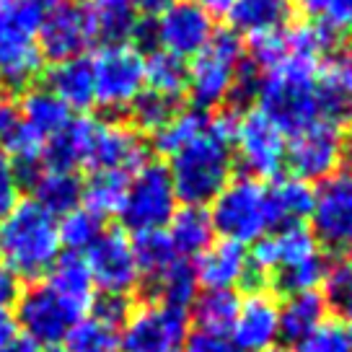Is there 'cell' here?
Returning <instances> with one entry per match:
<instances>
[{
    "label": "cell",
    "instance_id": "29",
    "mask_svg": "<svg viewBox=\"0 0 352 352\" xmlns=\"http://www.w3.org/2000/svg\"><path fill=\"white\" fill-rule=\"evenodd\" d=\"M168 239L174 243L179 256H199L208 249L210 239H212V223H210V212L205 208H184L174 212V218L168 220Z\"/></svg>",
    "mask_w": 352,
    "mask_h": 352
},
{
    "label": "cell",
    "instance_id": "4",
    "mask_svg": "<svg viewBox=\"0 0 352 352\" xmlns=\"http://www.w3.org/2000/svg\"><path fill=\"white\" fill-rule=\"evenodd\" d=\"M44 11L36 0H0V86L8 91L32 88L44 70L36 32Z\"/></svg>",
    "mask_w": 352,
    "mask_h": 352
},
{
    "label": "cell",
    "instance_id": "14",
    "mask_svg": "<svg viewBox=\"0 0 352 352\" xmlns=\"http://www.w3.org/2000/svg\"><path fill=\"white\" fill-rule=\"evenodd\" d=\"M94 42H96V34H94L91 11L88 6L76 0H63L55 11L44 16L42 26L36 32V47L50 63L86 55V50Z\"/></svg>",
    "mask_w": 352,
    "mask_h": 352
},
{
    "label": "cell",
    "instance_id": "33",
    "mask_svg": "<svg viewBox=\"0 0 352 352\" xmlns=\"http://www.w3.org/2000/svg\"><path fill=\"white\" fill-rule=\"evenodd\" d=\"M104 233V218L78 205L76 210L57 218V236L60 246L70 254H86V249Z\"/></svg>",
    "mask_w": 352,
    "mask_h": 352
},
{
    "label": "cell",
    "instance_id": "46",
    "mask_svg": "<svg viewBox=\"0 0 352 352\" xmlns=\"http://www.w3.org/2000/svg\"><path fill=\"white\" fill-rule=\"evenodd\" d=\"M182 352H241L228 334H210V331H189Z\"/></svg>",
    "mask_w": 352,
    "mask_h": 352
},
{
    "label": "cell",
    "instance_id": "35",
    "mask_svg": "<svg viewBox=\"0 0 352 352\" xmlns=\"http://www.w3.org/2000/svg\"><path fill=\"white\" fill-rule=\"evenodd\" d=\"M270 195H272V205H275L280 223H300V218L311 215V210H314L316 189L303 179L290 176V179L275 182L270 187Z\"/></svg>",
    "mask_w": 352,
    "mask_h": 352
},
{
    "label": "cell",
    "instance_id": "13",
    "mask_svg": "<svg viewBox=\"0 0 352 352\" xmlns=\"http://www.w3.org/2000/svg\"><path fill=\"white\" fill-rule=\"evenodd\" d=\"M285 161L293 174L303 182H324L334 171H340L344 161V138L342 130L327 122H316L311 127L293 132L287 143Z\"/></svg>",
    "mask_w": 352,
    "mask_h": 352
},
{
    "label": "cell",
    "instance_id": "15",
    "mask_svg": "<svg viewBox=\"0 0 352 352\" xmlns=\"http://www.w3.org/2000/svg\"><path fill=\"white\" fill-rule=\"evenodd\" d=\"M83 259L94 277V285L101 293L130 296L140 280L132 241L120 228H104V233L86 249Z\"/></svg>",
    "mask_w": 352,
    "mask_h": 352
},
{
    "label": "cell",
    "instance_id": "49",
    "mask_svg": "<svg viewBox=\"0 0 352 352\" xmlns=\"http://www.w3.org/2000/svg\"><path fill=\"white\" fill-rule=\"evenodd\" d=\"M16 334H19V329H16V319H13V314L11 311H6V308H0V350H3V347H6Z\"/></svg>",
    "mask_w": 352,
    "mask_h": 352
},
{
    "label": "cell",
    "instance_id": "36",
    "mask_svg": "<svg viewBox=\"0 0 352 352\" xmlns=\"http://www.w3.org/2000/svg\"><path fill=\"white\" fill-rule=\"evenodd\" d=\"M311 26L327 32L331 39L352 36V0H296Z\"/></svg>",
    "mask_w": 352,
    "mask_h": 352
},
{
    "label": "cell",
    "instance_id": "18",
    "mask_svg": "<svg viewBox=\"0 0 352 352\" xmlns=\"http://www.w3.org/2000/svg\"><path fill=\"white\" fill-rule=\"evenodd\" d=\"M319 252V241L311 228L303 223H285L283 228L267 233L256 241L252 256H249V277L272 275L283 272L296 264L306 262Z\"/></svg>",
    "mask_w": 352,
    "mask_h": 352
},
{
    "label": "cell",
    "instance_id": "8",
    "mask_svg": "<svg viewBox=\"0 0 352 352\" xmlns=\"http://www.w3.org/2000/svg\"><path fill=\"white\" fill-rule=\"evenodd\" d=\"M176 202L179 199H176L168 168L164 164L145 161L127 179V189H124L117 215H120L122 226L135 233L158 231L174 218Z\"/></svg>",
    "mask_w": 352,
    "mask_h": 352
},
{
    "label": "cell",
    "instance_id": "39",
    "mask_svg": "<svg viewBox=\"0 0 352 352\" xmlns=\"http://www.w3.org/2000/svg\"><path fill=\"white\" fill-rule=\"evenodd\" d=\"M153 290L161 303L168 306L184 308L187 311L195 298H197V277H195V267H189L187 262H179L174 267H168L164 275L153 283Z\"/></svg>",
    "mask_w": 352,
    "mask_h": 352
},
{
    "label": "cell",
    "instance_id": "43",
    "mask_svg": "<svg viewBox=\"0 0 352 352\" xmlns=\"http://www.w3.org/2000/svg\"><path fill=\"white\" fill-rule=\"evenodd\" d=\"M324 285H327V300L337 311H347L352 314V264L340 262L327 270L324 277Z\"/></svg>",
    "mask_w": 352,
    "mask_h": 352
},
{
    "label": "cell",
    "instance_id": "9",
    "mask_svg": "<svg viewBox=\"0 0 352 352\" xmlns=\"http://www.w3.org/2000/svg\"><path fill=\"white\" fill-rule=\"evenodd\" d=\"M91 70L96 104L109 111L130 109L145 88V55L130 42L101 44L91 57Z\"/></svg>",
    "mask_w": 352,
    "mask_h": 352
},
{
    "label": "cell",
    "instance_id": "50",
    "mask_svg": "<svg viewBox=\"0 0 352 352\" xmlns=\"http://www.w3.org/2000/svg\"><path fill=\"white\" fill-rule=\"evenodd\" d=\"M192 3L208 13L210 19L212 16H228V11H231L233 6V0H192Z\"/></svg>",
    "mask_w": 352,
    "mask_h": 352
},
{
    "label": "cell",
    "instance_id": "19",
    "mask_svg": "<svg viewBox=\"0 0 352 352\" xmlns=\"http://www.w3.org/2000/svg\"><path fill=\"white\" fill-rule=\"evenodd\" d=\"M280 337V306L275 298L262 290L239 303V314L233 321L231 340L241 352H264L275 347Z\"/></svg>",
    "mask_w": 352,
    "mask_h": 352
},
{
    "label": "cell",
    "instance_id": "6",
    "mask_svg": "<svg viewBox=\"0 0 352 352\" xmlns=\"http://www.w3.org/2000/svg\"><path fill=\"white\" fill-rule=\"evenodd\" d=\"M80 166L88 171H111V174H135L145 164V143L132 124L96 117L76 120Z\"/></svg>",
    "mask_w": 352,
    "mask_h": 352
},
{
    "label": "cell",
    "instance_id": "51",
    "mask_svg": "<svg viewBox=\"0 0 352 352\" xmlns=\"http://www.w3.org/2000/svg\"><path fill=\"white\" fill-rule=\"evenodd\" d=\"M132 3H135V11H143L145 16H158L168 6H174L176 0H132Z\"/></svg>",
    "mask_w": 352,
    "mask_h": 352
},
{
    "label": "cell",
    "instance_id": "3",
    "mask_svg": "<svg viewBox=\"0 0 352 352\" xmlns=\"http://www.w3.org/2000/svg\"><path fill=\"white\" fill-rule=\"evenodd\" d=\"M60 254L57 218L34 199H21L0 220V262L19 280H42Z\"/></svg>",
    "mask_w": 352,
    "mask_h": 352
},
{
    "label": "cell",
    "instance_id": "30",
    "mask_svg": "<svg viewBox=\"0 0 352 352\" xmlns=\"http://www.w3.org/2000/svg\"><path fill=\"white\" fill-rule=\"evenodd\" d=\"M132 254H135V264H138L140 277H148L151 283H155L168 267H174L182 259L176 254L166 228L135 233V239H132Z\"/></svg>",
    "mask_w": 352,
    "mask_h": 352
},
{
    "label": "cell",
    "instance_id": "20",
    "mask_svg": "<svg viewBox=\"0 0 352 352\" xmlns=\"http://www.w3.org/2000/svg\"><path fill=\"white\" fill-rule=\"evenodd\" d=\"M197 285L208 290H233L249 277V254L241 243L218 241L210 243L195 264Z\"/></svg>",
    "mask_w": 352,
    "mask_h": 352
},
{
    "label": "cell",
    "instance_id": "55",
    "mask_svg": "<svg viewBox=\"0 0 352 352\" xmlns=\"http://www.w3.org/2000/svg\"><path fill=\"white\" fill-rule=\"evenodd\" d=\"M42 352H63V347H55V350H42Z\"/></svg>",
    "mask_w": 352,
    "mask_h": 352
},
{
    "label": "cell",
    "instance_id": "23",
    "mask_svg": "<svg viewBox=\"0 0 352 352\" xmlns=\"http://www.w3.org/2000/svg\"><path fill=\"white\" fill-rule=\"evenodd\" d=\"M296 13V0H233L228 21L233 34L249 39L285 32Z\"/></svg>",
    "mask_w": 352,
    "mask_h": 352
},
{
    "label": "cell",
    "instance_id": "25",
    "mask_svg": "<svg viewBox=\"0 0 352 352\" xmlns=\"http://www.w3.org/2000/svg\"><path fill=\"white\" fill-rule=\"evenodd\" d=\"M321 122L342 127L352 120V55H334L319 73Z\"/></svg>",
    "mask_w": 352,
    "mask_h": 352
},
{
    "label": "cell",
    "instance_id": "32",
    "mask_svg": "<svg viewBox=\"0 0 352 352\" xmlns=\"http://www.w3.org/2000/svg\"><path fill=\"white\" fill-rule=\"evenodd\" d=\"M145 86L161 96L179 99V94L187 91V63L164 50H153L145 57Z\"/></svg>",
    "mask_w": 352,
    "mask_h": 352
},
{
    "label": "cell",
    "instance_id": "21",
    "mask_svg": "<svg viewBox=\"0 0 352 352\" xmlns=\"http://www.w3.org/2000/svg\"><path fill=\"white\" fill-rule=\"evenodd\" d=\"M44 277H47L44 285L60 300H65V306L73 308L78 316H88L91 303L96 298V285H94V277L88 272L83 254L63 252Z\"/></svg>",
    "mask_w": 352,
    "mask_h": 352
},
{
    "label": "cell",
    "instance_id": "26",
    "mask_svg": "<svg viewBox=\"0 0 352 352\" xmlns=\"http://www.w3.org/2000/svg\"><path fill=\"white\" fill-rule=\"evenodd\" d=\"M32 199L36 205H42L50 215L63 218L65 212L76 210L83 197V182L76 171H47L34 179Z\"/></svg>",
    "mask_w": 352,
    "mask_h": 352
},
{
    "label": "cell",
    "instance_id": "54",
    "mask_svg": "<svg viewBox=\"0 0 352 352\" xmlns=\"http://www.w3.org/2000/svg\"><path fill=\"white\" fill-rule=\"evenodd\" d=\"M264 352H290V350H285V347H270V350H264Z\"/></svg>",
    "mask_w": 352,
    "mask_h": 352
},
{
    "label": "cell",
    "instance_id": "12",
    "mask_svg": "<svg viewBox=\"0 0 352 352\" xmlns=\"http://www.w3.org/2000/svg\"><path fill=\"white\" fill-rule=\"evenodd\" d=\"M314 236L334 252L352 249V168H340L314 195Z\"/></svg>",
    "mask_w": 352,
    "mask_h": 352
},
{
    "label": "cell",
    "instance_id": "17",
    "mask_svg": "<svg viewBox=\"0 0 352 352\" xmlns=\"http://www.w3.org/2000/svg\"><path fill=\"white\" fill-rule=\"evenodd\" d=\"M233 145L243 168L254 176H277L285 164V132L262 111H249L236 122Z\"/></svg>",
    "mask_w": 352,
    "mask_h": 352
},
{
    "label": "cell",
    "instance_id": "10",
    "mask_svg": "<svg viewBox=\"0 0 352 352\" xmlns=\"http://www.w3.org/2000/svg\"><path fill=\"white\" fill-rule=\"evenodd\" d=\"M189 337V314L161 300L132 308L122 324L120 347L124 352H182Z\"/></svg>",
    "mask_w": 352,
    "mask_h": 352
},
{
    "label": "cell",
    "instance_id": "31",
    "mask_svg": "<svg viewBox=\"0 0 352 352\" xmlns=\"http://www.w3.org/2000/svg\"><path fill=\"white\" fill-rule=\"evenodd\" d=\"M239 303L241 300L233 290H205L199 298H195V321L199 331L231 334Z\"/></svg>",
    "mask_w": 352,
    "mask_h": 352
},
{
    "label": "cell",
    "instance_id": "52",
    "mask_svg": "<svg viewBox=\"0 0 352 352\" xmlns=\"http://www.w3.org/2000/svg\"><path fill=\"white\" fill-rule=\"evenodd\" d=\"M0 352H42V347H36V344H34L32 340H26L23 334H16Z\"/></svg>",
    "mask_w": 352,
    "mask_h": 352
},
{
    "label": "cell",
    "instance_id": "5",
    "mask_svg": "<svg viewBox=\"0 0 352 352\" xmlns=\"http://www.w3.org/2000/svg\"><path fill=\"white\" fill-rule=\"evenodd\" d=\"M210 223H212V231H218L226 241L246 246L275 231L280 226V218L272 205L270 187L259 179L241 176V179H231L218 192V197L212 199Z\"/></svg>",
    "mask_w": 352,
    "mask_h": 352
},
{
    "label": "cell",
    "instance_id": "22",
    "mask_svg": "<svg viewBox=\"0 0 352 352\" xmlns=\"http://www.w3.org/2000/svg\"><path fill=\"white\" fill-rule=\"evenodd\" d=\"M44 88L52 91L70 111L91 109L96 104L91 57L78 55L70 57V60L52 63V67L44 73Z\"/></svg>",
    "mask_w": 352,
    "mask_h": 352
},
{
    "label": "cell",
    "instance_id": "24",
    "mask_svg": "<svg viewBox=\"0 0 352 352\" xmlns=\"http://www.w3.org/2000/svg\"><path fill=\"white\" fill-rule=\"evenodd\" d=\"M19 122L26 132H32L39 143H47L73 122V111L44 86H32L21 94L19 101Z\"/></svg>",
    "mask_w": 352,
    "mask_h": 352
},
{
    "label": "cell",
    "instance_id": "1",
    "mask_svg": "<svg viewBox=\"0 0 352 352\" xmlns=\"http://www.w3.org/2000/svg\"><path fill=\"white\" fill-rule=\"evenodd\" d=\"M233 135L236 117L218 114L208 120V127L182 151L171 155L168 176L176 199L192 208H205L218 197V192L231 182L233 171Z\"/></svg>",
    "mask_w": 352,
    "mask_h": 352
},
{
    "label": "cell",
    "instance_id": "38",
    "mask_svg": "<svg viewBox=\"0 0 352 352\" xmlns=\"http://www.w3.org/2000/svg\"><path fill=\"white\" fill-rule=\"evenodd\" d=\"M208 114L199 109L176 111L174 117L166 122V127L155 132V148L171 158L176 151H182L187 143H192L199 132L208 127Z\"/></svg>",
    "mask_w": 352,
    "mask_h": 352
},
{
    "label": "cell",
    "instance_id": "27",
    "mask_svg": "<svg viewBox=\"0 0 352 352\" xmlns=\"http://www.w3.org/2000/svg\"><path fill=\"white\" fill-rule=\"evenodd\" d=\"M327 321V300L316 290L287 296L285 306H280V337L287 342H300L311 331Z\"/></svg>",
    "mask_w": 352,
    "mask_h": 352
},
{
    "label": "cell",
    "instance_id": "28",
    "mask_svg": "<svg viewBox=\"0 0 352 352\" xmlns=\"http://www.w3.org/2000/svg\"><path fill=\"white\" fill-rule=\"evenodd\" d=\"M88 11H91L96 42H132V34L140 23L135 16V3L132 0H91Z\"/></svg>",
    "mask_w": 352,
    "mask_h": 352
},
{
    "label": "cell",
    "instance_id": "7",
    "mask_svg": "<svg viewBox=\"0 0 352 352\" xmlns=\"http://www.w3.org/2000/svg\"><path fill=\"white\" fill-rule=\"evenodd\" d=\"M243 63V50L239 34H212L208 47L192 57L187 67V91L195 109L208 111L231 99L233 80Z\"/></svg>",
    "mask_w": 352,
    "mask_h": 352
},
{
    "label": "cell",
    "instance_id": "40",
    "mask_svg": "<svg viewBox=\"0 0 352 352\" xmlns=\"http://www.w3.org/2000/svg\"><path fill=\"white\" fill-rule=\"evenodd\" d=\"M176 114V99L161 96L155 91L143 88L138 94V99L130 104V117L132 127L138 132H158L161 127H166V122Z\"/></svg>",
    "mask_w": 352,
    "mask_h": 352
},
{
    "label": "cell",
    "instance_id": "45",
    "mask_svg": "<svg viewBox=\"0 0 352 352\" xmlns=\"http://www.w3.org/2000/svg\"><path fill=\"white\" fill-rule=\"evenodd\" d=\"M21 184L16 179L8 155L0 153V220L6 218L19 202H21Z\"/></svg>",
    "mask_w": 352,
    "mask_h": 352
},
{
    "label": "cell",
    "instance_id": "34",
    "mask_svg": "<svg viewBox=\"0 0 352 352\" xmlns=\"http://www.w3.org/2000/svg\"><path fill=\"white\" fill-rule=\"evenodd\" d=\"M127 179L124 174H111V171H94L88 176V182H83V197L80 205L88 208L91 212H96L101 218L120 212L122 197L127 189Z\"/></svg>",
    "mask_w": 352,
    "mask_h": 352
},
{
    "label": "cell",
    "instance_id": "53",
    "mask_svg": "<svg viewBox=\"0 0 352 352\" xmlns=\"http://www.w3.org/2000/svg\"><path fill=\"white\" fill-rule=\"evenodd\" d=\"M347 342H350V352H352V314H350V324H347Z\"/></svg>",
    "mask_w": 352,
    "mask_h": 352
},
{
    "label": "cell",
    "instance_id": "16",
    "mask_svg": "<svg viewBox=\"0 0 352 352\" xmlns=\"http://www.w3.org/2000/svg\"><path fill=\"white\" fill-rule=\"evenodd\" d=\"M153 42L179 60L199 55L212 39V19L192 0H176L151 23Z\"/></svg>",
    "mask_w": 352,
    "mask_h": 352
},
{
    "label": "cell",
    "instance_id": "37",
    "mask_svg": "<svg viewBox=\"0 0 352 352\" xmlns=\"http://www.w3.org/2000/svg\"><path fill=\"white\" fill-rule=\"evenodd\" d=\"M63 352H120V329L94 316H83L65 337Z\"/></svg>",
    "mask_w": 352,
    "mask_h": 352
},
{
    "label": "cell",
    "instance_id": "44",
    "mask_svg": "<svg viewBox=\"0 0 352 352\" xmlns=\"http://www.w3.org/2000/svg\"><path fill=\"white\" fill-rule=\"evenodd\" d=\"M130 311H132L130 296L101 293V296L94 298L88 316H94V319H99V321H104V324H109V327H117V329H120L122 324L127 321V316H130Z\"/></svg>",
    "mask_w": 352,
    "mask_h": 352
},
{
    "label": "cell",
    "instance_id": "47",
    "mask_svg": "<svg viewBox=\"0 0 352 352\" xmlns=\"http://www.w3.org/2000/svg\"><path fill=\"white\" fill-rule=\"evenodd\" d=\"M19 124V101L13 99L8 88L0 86V143L16 130Z\"/></svg>",
    "mask_w": 352,
    "mask_h": 352
},
{
    "label": "cell",
    "instance_id": "42",
    "mask_svg": "<svg viewBox=\"0 0 352 352\" xmlns=\"http://www.w3.org/2000/svg\"><path fill=\"white\" fill-rule=\"evenodd\" d=\"M298 352H350L347 331L337 321H321L308 337L298 342Z\"/></svg>",
    "mask_w": 352,
    "mask_h": 352
},
{
    "label": "cell",
    "instance_id": "11",
    "mask_svg": "<svg viewBox=\"0 0 352 352\" xmlns=\"http://www.w3.org/2000/svg\"><path fill=\"white\" fill-rule=\"evenodd\" d=\"M13 308H16L13 319H16L19 334L32 340L42 350L63 347L73 324L83 319L70 306H65V300H60L44 283L21 287V296L13 303Z\"/></svg>",
    "mask_w": 352,
    "mask_h": 352
},
{
    "label": "cell",
    "instance_id": "48",
    "mask_svg": "<svg viewBox=\"0 0 352 352\" xmlns=\"http://www.w3.org/2000/svg\"><path fill=\"white\" fill-rule=\"evenodd\" d=\"M19 296H21V280L0 262V308L8 311L19 300Z\"/></svg>",
    "mask_w": 352,
    "mask_h": 352
},
{
    "label": "cell",
    "instance_id": "41",
    "mask_svg": "<svg viewBox=\"0 0 352 352\" xmlns=\"http://www.w3.org/2000/svg\"><path fill=\"white\" fill-rule=\"evenodd\" d=\"M329 264L324 259V254H316L306 262L296 264L290 270L277 272V287L285 290L287 296H296V293H308V290H316L327 277Z\"/></svg>",
    "mask_w": 352,
    "mask_h": 352
},
{
    "label": "cell",
    "instance_id": "2",
    "mask_svg": "<svg viewBox=\"0 0 352 352\" xmlns=\"http://www.w3.org/2000/svg\"><path fill=\"white\" fill-rule=\"evenodd\" d=\"M256 99L283 132H298L321 122L319 63L298 55H285L283 63L264 70Z\"/></svg>",
    "mask_w": 352,
    "mask_h": 352
}]
</instances>
